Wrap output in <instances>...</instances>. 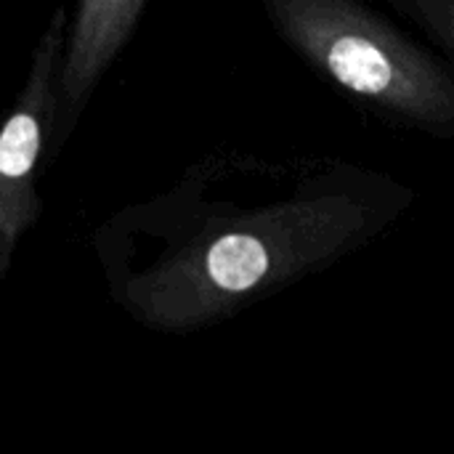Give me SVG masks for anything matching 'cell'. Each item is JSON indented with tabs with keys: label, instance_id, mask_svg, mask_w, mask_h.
<instances>
[{
	"label": "cell",
	"instance_id": "obj_1",
	"mask_svg": "<svg viewBox=\"0 0 454 454\" xmlns=\"http://www.w3.org/2000/svg\"><path fill=\"white\" fill-rule=\"evenodd\" d=\"M370 218V205L348 192L213 215L170 234L144 269L125 271L117 295L149 327H200L340 255L367 234Z\"/></svg>",
	"mask_w": 454,
	"mask_h": 454
},
{
	"label": "cell",
	"instance_id": "obj_2",
	"mask_svg": "<svg viewBox=\"0 0 454 454\" xmlns=\"http://www.w3.org/2000/svg\"><path fill=\"white\" fill-rule=\"evenodd\" d=\"M282 37L348 93L426 130L454 133V82L423 48L348 0H274Z\"/></svg>",
	"mask_w": 454,
	"mask_h": 454
},
{
	"label": "cell",
	"instance_id": "obj_3",
	"mask_svg": "<svg viewBox=\"0 0 454 454\" xmlns=\"http://www.w3.org/2000/svg\"><path fill=\"white\" fill-rule=\"evenodd\" d=\"M67 35V11H56L40 35L21 90L0 125V279L40 218V162L56 133V69Z\"/></svg>",
	"mask_w": 454,
	"mask_h": 454
},
{
	"label": "cell",
	"instance_id": "obj_4",
	"mask_svg": "<svg viewBox=\"0 0 454 454\" xmlns=\"http://www.w3.org/2000/svg\"><path fill=\"white\" fill-rule=\"evenodd\" d=\"M144 0H85L67 21V35L56 69V141L77 125L88 98L101 82L104 72L128 45L138 27Z\"/></svg>",
	"mask_w": 454,
	"mask_h": 454
},
{
	"label": "cell",
	"instance_id": "obj_5",
	"mask_svg": "<svg viewBox=\"0 0 454 454\" xmlns=\"http://www.w3.org/2000/svg\"><path fill=\"white\" fill-rule=\"evenodd\" d=\"M410 11L450 48L454 51V0H415Z\"/></svg>",
	"mask_w": 454,
	"mask_h": 454
}]
</instances>
